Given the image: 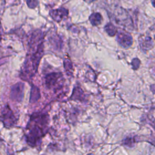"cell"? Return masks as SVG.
Masks as SVG:
<instances>
[{"label":"cell","instance_id":"1","mask_svg":"<svg viewBox=\"0 0 155 155\" xmlns=\"http://www.w3.org/2000/svg\"><path fill=\"white\" fill-rule=\"evenodd\" d=\"M44 36L42 32H33L28 44V51L20 72L21 78L30 81L37 73L38 66L44 53Z\"/></svg>","mask_w":155,"mask_h":155},{"label":"cell","instance_id":"2","mask_svg":"<svg viewBox=\"0 0 155 155\" xmlns=\"http://www.w3.org/2000/svg\"><path fill=\"white\" fill-rule=\"evenodd\" d=\"M48 120L47 113L39 112L31 115L27 126L28 133L26 136L27 143L30 146L35 147L47 133Z\"/></svg>","mask_w":155,"mask_h":155},{"label":"cell","instance_id":"3","mask_svg":"<svg viewBox=\"0 0 155 155\" xmlns=\"http://www.w3.org/2000/svg\"><path fill=\"white\" fill-rule=\"evenodd\" d=\"M16 118L8 104L0 107V121L6 128L13 127L16 122Z\"/></svg>","mask_w":155,"mask_h":155},{"label":"cell","instance_id":"4","mask_svg":"<svg viewBox=\"0 0 155 155\" xmlns=\"http://www.w3.org/2000/svg\"><path fill=\"white\" fill-rule=\"evenodd\" d=\"M63 75L61 72H51L47 74L44 78L45 87L48 89H58L61 87Z\"/></svg>","mask_w":155,"mask_h":155},{"label":"cell","instance_id":"5","mask_svg":"<svg viewBox=\"0 0 155 155\" xmlns=\"http://www.w3.org/2000/svg\"><path fill=\"white\" fill-rule=\"evenodd\" d=\"M24 84L22 82H18L11 88L10 93V99L15 102H21L24 96Z\"/></svg>","mask_w":155,"mask_h":155},{"label":"cell","instance_id":"6","mask_svg":"<svg viewBox=\"0 0 155 155\" xmlns=\"http://www.w3.org/2000/svg\"><path fill=\"white\" fill-rule=\"evenodd\" d=\"M117 42L118 44L125 48H128L133 44L132 36L128 33L119 31L117 35Z\"/></svg>","mask_w":155,"mask_h":155},{"label":"cell","instance_id":"7","mask_svg":"<svg viewBox=\"0 0 155 155\" xmlns=\"http://www.w3.org/2000/svg\"><path fill=\"white\" fill-rule=\"evenodd\" d=\"M68 10L63 7L51 10L50 11V16L54 21L57 22H61L64 18L66 17L68 15Z\"/></svg>","mask_w":155,"mask_h":155},{"label":"cell","instance_id":"8","mask_svg":"<svg viewBox=\"0 0 155 155\" xmlns=\"http://www.w3.org/2000/svg\"><path fill=\"white\" fill-rule=\"evenodd\" d=\"M71 100H79L81 101H85V94L80 87H75L73 89L72 95L70 97Z\"/></svg>","mask_w":155,"mask_h":155},{"label":"cell","instance_id":"9","mask_svg":"<svg viewBox=\"0 0 155 155\" xmlns=\"http://www.w3.org/2000/svg\"><path fill=\"white\" fill-rule=\"evenodd\" d=\"M41 97V93L38 87L35 85H32L31 88V93H30V103H35Z\"/></svg>","mask_w":155,"mask_h":155},{"label":"cell","instance_id":"10","mask_svg":"<svg viewBox=\"0 0 155 155\" xmlns=\"http://www.w3.org/2000/svg\"><path fill=\"white\" fill-rule=\"evenodd\" d=\"M89 21L92 25L97 26L101 24L102 16L99 13H93L89 16Z\"/></svg>","mask_w":155,"mask_h":155},{"label":"cell","instance_id":"11","mask_svg":"<svg viewBox=\"0 0 155 155\" xmlns=\"http://www.w3.org/2000/svg\"><path fill=\"white\" fill-rule=\"evenodd\" d=\"M140 45L142 49L147 51L153 47V42L151 38L145 37L143 39H142L141 41H140Z\"/></svg>","mask_w":155,"mask_h":155},{"label":"cell","instance_id":"12","mask_svg":"<svg viewBox=\"0 0 155 155\" xmlns=\"http://www.w3.org/2000/svg\"><path fill=\"white\" fill-rule=\"evenodd\" d=\"M105 31L110 36H114L117 33V29L116 27L111 23H108L104 27Z\"/></svg>","mask_w":155,"mask_h":155},{"label":"cell","instance_id":"13","mask_svg":"<svg viewBox=\"0 0 155 155\" xmlns=\"http://www.w3.org/2000/svg\"><path fill=\"white\" fill-rule=\"evenodd\" d=\"M64 65L67 74L68 75H71L73 74V68L71 60L68 58H65L64 61Z\"/></svg>","mask_w":155,"mask_h":155},{"label":"cell","instance_id":"14","mask_svg":"<svg viewBox=\"0 0 155 155\" xmlns=\"http://www.w3.org/2000/svg\"><path fill=\"white\" fill-rule=\"evenodd\" d=\"M134 142H135L134 139L133 137H128L124 140V143L129 147H133L134 144Z\"/></svg>","mask_w":155,"mask_h":155},{"label":"cell","instance_id":"15","mask_svg":"<svg viewBox=\"0 0 155 155\" xmlns=\"http://www.w3.org/2000/svg\"><path fill=\"white\" fill-rule=\"evenodd\" d=\"M131 64V66H132L134 70H136L139 67L140 64V61L138 58H134L132 60Z\"/></svg>","mask_w":155,"mask_h":155},{"label":"cell","instance_id":"16","mask_svg":"<svg viewBox=\"0 0 155 155\" xmlns=\"http://www.w3.org/2000/svg\"><path fill=\"white\" fill-rule=\"evenodd\" d=\"M27 5L30 8H35L38 5V0H27Z\"/></svg>","mask_w":155,"mask_h":155},{"label":"cell","instance_id":"17","mask_svg":"<svg viewBox=\"0 0 155 155\" xmlns=\"http://www.w3.org/2000/svg\"><path fill=\"white\" fill-rule=\"evenodd\" d=\"M150 89H151V91H152L154 94H155V84L151 85L150 86Z\"/></svg>","mask_w":155,"mask_h":155},{"label":"cell","instance_id":"18","mask_svg":"<svg viewBox=\"0 0 155 155\" xmlns=\"http://www.w3.org/2000/svg\"><path fill=\"white\" fill-rule=\"evenodd\" d=\"M83 1H84L85 2H87V3H91V2H94V1H96V0H83Z\"/></svg>","mask_w":155,"mask_h":155},{"label":"cell","instance_id":"19","mask_svg":"<svg viewBox=\"0 0 155 155\" xmlns=\"http://www.w3.org/2000/svg\"><path fill=\"white\" fill-rule=\"evenodd\" d=\"M151 2H152L153 5L155 7V0H151Z\"/></svg>","mask_w":155,"mask_h":155},{"label":"cell","instance_id":"20","mask_svg":"<svg viewBox=\"0 0 155 155\" xmlns=\"http://www.w3.org/2000/svg\"><path fill=\"white\" fill-rule=\"evenodd\" d=\"M0 39H1V36H0Z\"/></svg>","mask_w":155,"mask_h":155}]
</instances>
